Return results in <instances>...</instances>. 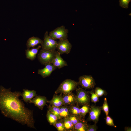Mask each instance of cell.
Returning a JSON list of instances; mask_svg holds the SVG:
<instances>
[{
    "mask_svg": "<svg viewBox=\"0 0 131 131\" xmlns=\"http://www.w3.org/2000/svg\"><path fill=\"white\" fill-rule=\"evenodd\" d=\"M21 92H12L11 88L0 87V110L5 117L9 118L22 125L36 129L33 111L26 107L19 98Z\"/></svg>",
    "mask_w": 131,
    "mask_h": 131,
    "instance_id": "1",
    "label": "cell"
},
{
    "mask_svg": "<svg viewBox=\"0 0 131 131\" xmlns=\"http://www.w3.org/2000/svg\"><path fill=\"white\" fill-rule=\"evenodd\" d=\"M78 85V82L71 79H66L60 84L55 93L57 94L59 93L66 94L72 92L76 89Z\"/></svg>",
    "mask_w": 131,
    "mask_h": 131,
    "instance_id": "2",
    "label": "cell"
},
{
    "mask_svg": "<svg viewBox=\"0 0 131 131\" xmlns=\"http://www.w3.org/2000/svg\"><path fill=\"white\" fill-rule=\"evenodd\" d=\"M57 52L56 50H50L42 49L38 55V59L41 64L45 65L47 63H51Z\"/></svg>",
    "mask_w": 131,
    "mask_h": 131,
    "instance_id": "3",
    "label": "cell"
},
{
    "mask_svg": "<svg viewBox=\"0 0 131 131\" xmlns=\"http://www.w3.org/2000/svg\"><path fill=\"white\" fill-rule=\"evenodd\" d=\"M76 104L80 106L90 105V98L88 91L78 87L76 89Z\"/></svg>",
    "mask_w": 131,
    "mask_h": 131,
    "instance_id": "4",
    "label": "cell"
},
{
    "mask_svg": "<svg viewBox=\"0 0 131 131\" xmlns=\"http://www.w3.org/2000/svg\"><path fill=\"white\" fill-rule=\"evenodd\" d=\"M68 30L64 26L58 27L49 33V36L54 39L56 40L65 39H67Z\"/></svg>",
    "mask_w": 131,
    "mask_h": 131,
    "instance_id": "5",
    "label": "cell"
},
{
    "mask_svg": "<svg viewBox=\"0 0 131 131\" xmlns=\"http://www.w3.org/2000/svg\"><path fill=\"white\" fill-rule=\"evenodd\" d=\"M78 85L85 89H92L95 85V80L91 75H84L80 76L78 79Z\"/></svg>",
    "mask_w": 131,
    "mask_h": 131,
    "instance_id": "6",
    "label": "cell"
},
{
    "mask_svg": "<svg viewBox=\"0 0 131 131\" xmlns=\"http://www.w3.org/2000/svg\"><path fill=\"white\" fill-rule=\"evenodd\" d=\"M57 43L56 40L49 36L48 31H46L45 33L44 40L41 45L42 49L50 50H56Z\"/></svg>",
    "mask_w": 131,
    "mask_h": 131,
    "instance_id": "7",
    "label": "cell"
},
{
    "mask_svg": "<svg viewBox=\"0 0 131 131\" xmlns=\"http://www.w3.org/2000/svg\"><path fill=\"white\" fill-rule=\"evenodd\" d=\"M102 110L101 106L92 105L90 106L89 112V115L87 121H92L96 124L99 120V116Z\"/></svg>",
    "mask_w": 131,
    "mask_h": 131,
    "instance_id": "8",
    "label": "cell"
},
{
    "mask_svg": "<svg viewBox=\"0 0 131 131\" xmlns=\"http://www.w3.org/2000/svg\"><path fill=\"white\" fill-rule=\"evenodd\" d=\"M72 47V45L67 39L59 40L57 42V49L60 55L69 54Z\"/></svg>",
    "mask_w": 131,
    "mask_h": 131,
    "instance_id": "9",
    "label": "cell"
},
{
    "mask_svg": "<svg viewBox=\"0 0 131 131\" xmlns=\"http://www.w3.org/2000/svg\"><path fill=\"white\" fill-rule=\"evenodd\" d=\"M47 101L46 97L36 95L34 98L29 101V103H33L39 109L42 110L46 103H47Z\"/></svg>",
    "mask_w": 131,
    "mask_h": 131,
    "instance_id": "10",
    "label": "cell"
},
{
    "mask_svg": "<svg viewBox=\"0 0 131 131\" xmlns=\"http://www.w3.org/2000/svg\"><path fill=\"white\" fill-rule=\"evenodd\" d=\"M45 67L38 70V73L42 77L45 78L50 75L57 68L51 63H48L45 65Z\"/></svg>",
    "mask_w": 131,
    "mask_h": 131,
    "instance_id": "11",
    "label": "cell"
},
{
    "mask_svg": "<svg viewBox=\"0 0 131 131\" xmlns=\"http://www.w3.org/2000/svg\"><path fill=\"white\" fill-rule=\"evenodd\" d=\"M64 105L70 106L76 104V95L72 92L63 94Z\"/></svg>",
    "mask_w": 131,
    "mask_h": 131,
    "instance_id": "12",
    "label": "cell"
},
{
    "mask_svg": "<svg viewBox=\"0 0 131 131\" xmlns=\"http://www.w3.org/2000/svg\"><path fill=\"white\" fill-rule=\"evenodd\" d=\"M47 103L52 106L57 107L64 105L62 94L60 93L59 95L55 94L51 100L47 101Z\"/></svg>",
    "mask_w": 131,
    "mask_h": 131,
    "instance_id": "13",
    "label": "cell"
},
{
    "mask_svg": "<svg viewBox=\"0 0 131 131\" xmlns=\"http://www.w3.org/2000/svg\"><path fill=\"white\" fill-rule=\"evenodd\" d=\"M23 92L21 93L23 98L22 100L27 103L33 98L37 95L36 91L34 90H29L28 89H23Z\"/></svg>",
    "mask_w": 131,
    "mask_h": 131,
    "instance_id": "14",
    "label": "cell"
},
{
    "mask_svg": "<svg viewBox=\"0 0 131 131\" xmlns=\"http://www.w3.org/2000/svg\"><path fill=\"white\" fill-rule=\"evenodd\" d=\"M58 52L56 57L51 63L59 69L68 66L66 61L62 58Z\"/></svg>",
    "mask_w": 131,
    "mask_h": 131,
    "instance_id": "15",
    "label": "cell"
},
{
    "mask_svg": "<svg viewBox=\"0 0 131 131\" xmlns=\"http://www.w3.org/2000/svg\"><path fill=\"white\" fill-rule=\"evenodd\" d=\"M87 122L84 118H82L79 122L74 125L73 131H87L88 127Z\"/></svg>",
    "mask_w": 131,
    "mask_h": 131,
    "instance_id": "16",
    "label": "cell"
},
{
    "mask_svg": "<svg viewBox=\"0 0 131 131\" xmlns=\"http://www.w3.org/2000/svg\"><path fill=\"white\" fill-rule=\"evenodd\" d=\"M41 47V46L39 45L37 48L33 47L30 49H27L25 50L26 58L31 60H34L39 49Z\"/></svg>",
    "mask_w": 131,
    "mask_h": 131,
    "instance_id": "17",
    "label": "cell"
},
{
    "mask_svg": "<svg viewBox=\"0 0 131 131\" xmlns=\"http://www.w3.org/2000/svg\"><path fill=\"white\" fill-rule=\"evenodd\" d=\"M43 40L37 37L34 36L30 38L27 40L26 45L27 49L33 47L39 44H42Z\"/></svg>",
    "mask_w": 131,
    "mask_h": 131,
    "instance_id": "18",
    "label": "cell"
},
{
    "mask_svg": "<svg viewBox=\"0 0 131 131\" xmlns=\"http://www.w3.org/2000/svg\"><path fill=\"white\" fill-rule=\"evenodd\" d=\"M68 106L63 105L59 107L60 114L61 118L68 117L71 115Z\"/></svg>",
    "mask_w": 131,
    "mask_h": 131,
    "instance_id": "19",
    "label": "cell"
},
{
    "mask_svg": "<svg viewBox=\"0 0 131 131\" xmlns=\"http://www.w3.org/2000/svg\"><path fill=\"white\" fill-rule=\"evenodd\" d=\"M46 117L48 121L51 125H53L58 119L55 115L48 110L47 111Z\"/></svg>",
    "mask_w": 131,
    "mask_h": 131,
    "instance_id": "20",
    "label": "cell"
},
{
    "mask_svg": "<svg viewBox=\"0 0 131 131\" xmlns=\"http://www.w3.org/2000/svg\"><path fill=\"white\" fill-rule=\"evenodd\" d=\"M62 119L64 126L66 131H73L74 125L68 118Z\"/></svg>",
    "mask_w": 131,
    "mask_h": 131,
    "instance_id": "21",
    "label": "cell"
},
{
    "mask_svg": "<svg viewBox=\"0 0 131 131\" xmlns=\"http://www.w3.org/2000/svg\"><path fill=\"white\" fill-rule=\"evenodd\" d=\"M80 106L75 104L69 106V109L71 115L80 116Z\"/></svg>",
    "mask_w": 131,
    "mask_h": 131,
    "instance_id": "22",
    "label": "cell"
},
{
    "mask_svg": "<svg viewBox=\"0 0 131 131\" xmlns=\"http://www.w3.org/2000/svg\"><path fill=\"white\" fill-rule=\"evenodd\" d=\"M47 106L48 110L55 115L58 119L62 118L60 115L59 107L52 106L49 105Z\"/></svg>",
    "mask_w": 131,
    "mask_h": 131,
    "instance_id": "23",
    "label": "cell"
},
{
    "mask_svg": "<svg viewBox=\"0 0 131 131\" xmlns=\"http://www.w3.org/2000/svg\"><path fill=\"white\" fill-rule=\"evenodd\" d=\"M53 126L58 131H66L64 126L62 118L58 119Z\"/></svg>",
    "mask_w": 131,
    "mask_h": 131,
    "instance_id": "24",
    "label": "cell"
},
{
    "mask_svg": "<svg viewBox=\"0 0 131 131\" xmlns=\"http://www.w3.org/2000/svg\"><path fill=\"white\" fill-rule=\"evenodd\" d=\"M90 105H85L80 109V116L84 118L86 114L89 112L90 109Z\"/></svg>",
    "mask_w": 131,
    "mask_h": 131,
    "instance_id": "25",
    "label": "cell"
},
{
    "mask_svg": "<svg viewBox=\"0 0 131 131\" xmlns=\"http://www.w3.org/2000/svg\"><path fill=\"white\" fill-rule=\"evenodd\" d=\"M89 94L91 95L90 97L91 101L95 104L97 102L99 101V97L95 93L94 90H92L90 91H88Z\"/></svg>",
    "mask_w": 131,
    "mask_h": 131,
    "instance_id": "26",
    "label": "cell"
},
{
    "mask_svg": "<svg viewBox=\"0 0 131 131\" xmlns=\"http://www.w3.org/2000/svg\"><path fill=\"white\" fill-rule=\"evenodd\" d=\"M68 118L74 125L79 122L82 118L79 116L74 115H71Z\"/></svg>",
    "mask_w": 131,
    "mask_h": 131,
    "instance_id": "27",
    "label": "cell"
},
{
    "mask_svg": "<svg viewBox=\"0 0 131 131\" xmlns=\"http://www.w3.org/2000/svg\"><path fill=\"white\" fill-rule=\"evenodd\" d=\"M101 107L102 110L104 111L106 115H108L109 113V107L106 98H104L103 103Z\"/></svg>",
    "mask_w": 131,
    "mask_h": 131,
    "instance_id": "28",
    "label": "cell"
},
{
    "mask_svg": "<svg viewBox=\"0 0 131 131\" xmlns=\"http://www.w3.org/2000/svg\"><path fill=\"white\" fill-rule=\"evenodd\" d=\"M94 90L95 93L99 97H101L104 95H105L107 94L106 91L98 87H96Z\"/></svg>",
    "mask_w": 131,
    "mask_h": 131,
    "instance_id": "29",
    "label": "cell"
},
{
    "mask_svg": "<svg viewBox=\"0 0 131 131\" xmlns=\"http://www.w3.org/2000/svg\"><path fill=\"white\" fill-rule=\"evenodd\" d=\"M105 119L106 123L107 125L115 127H116V126L114 123L113 120L108 115L106 116Z\"/></svg>",
    "mask_w": 131,
    "mask_h": 131,
    "instance_id": "30",
    "label": "cell"
},
{
    "mask_svg": "<svg viewBox=\"0 0 131 131\" xmlns=\"http://www.w3.org/2000/svg\"><path fill=\"white\" fill-rule=\"evenodd\" d=\"M131 0H119V5L123 8L126 9L128 7L129 4Z\"/></svg>",
    "mask_w": 131,
    "mask_h": 131,
    "instance_id": "31",
    "label": "cell"
},
{
    "mask_svg": "<svg viewBox=\"0 0 131 131\" xmlns=\"http://www.w3.org/2000/svg\"><path fill=\"white\" fill-rule=\"evenodd\" d=\"M98 129L96 124L94 123L93 125L88 124V127L87 131H96Z\"/></svg>",
    "mask_w": 131,
    "mask_h": 131,
    "instance_id": "32",
    "label": "cell"
},
{
    "mask_svg": "<svg viewBox=\"0 0 131 131\" xmlns=\"http://www.w3.org/2000/svg\"><path fill=\"white\" fill-rule=\"evenodd\" d=\"M125 131H131V127H125Z\"/></svg>",
    "mask_w": 131,
    "mask_h": 131,
    "instance_id": "33",
    "label": "cell"
}]
</instances>
